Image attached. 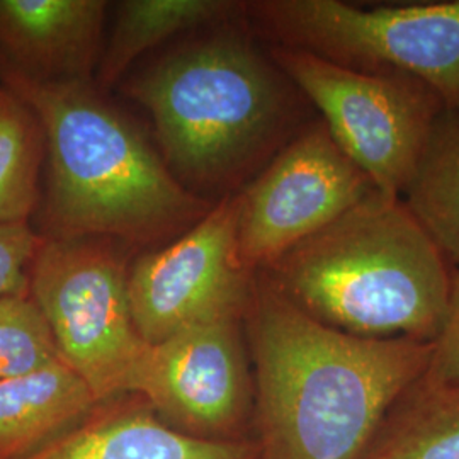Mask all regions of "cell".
Returning a JSON list of instances; mask_svg holds the SVG:
<instances>
[{
	"mask_svg": "<svg viewBox=\"0 0 459 459\" xmlns=\"http://www.w3.org/2000/svg\"><path fill=\"white\" fill-rule=\"evenodd\" d=\"M259 459H364L426 375L434 342L362 339L316 322L254 274L246 315Z\"/></svg>",
	"mask_w": 459,
	"mask_h": 459,
	"instance_id": "1",
	"label": "cell"
},
{
	"mask_svg": "<svg viewBox=\"0 0 459 459\" xmlns=\"http://www.w3.org/2000/svg\"><path fill=\"white\" fill-rule=\"evenodd\" d=\"M0 81L31 108L45 133L41 237L155 242L210 212L89 82L38 81L5 64Z\"/></svg>",
	"mask_w": 459,
	"mask_h": 459,
	"instance_id": "2",
	"label": "cell"
},
{
	"mask_svg": "<svg viewBox=\"0 0 459 459\" xmlns=\"http://www.w3.org/2000/svg\"><path fill=\"white\" fill-rule=\"evenodd\" d=\"M250 34L230 28L176 49L128 85L176 178L206 187L255 178L312 121L310 102Z\"/></svg>",
	"mask_w": 459,
	"mask_h": 459,
	"instance_id": "3",
	"label": "cell"
},
{
	"mask_svg": "<svg viewBox=\"0 0 459 459\" xmlns=\"http://www.w3.org/2000/svg\"><path fill=\"white\" fill-rule=\"evenodd\" d=\"M259 273L327 327L362 339L434 342L456 269L402 197L375 189Z\"/></svg>",
	"mask_w": 459,
	"mask_h": 459,
	"instance_id": "4",
	"label": "cell"
},
{
	"mask_svg": "<svg viewBox=\"0 0 459 459\" xmlns=\"http://www.w3.org/2000/svg\"><path fill=\"white\" fill-rule=\"evenodd\" d=\"M246 22L269 47L361 74H407L459 106V0L361 7L341 0H255Z\"/></svg>",
	"mask_w": 459,
	"mask_h": 459,
	"instance_id": "5",
	"label": "cell"
},
{
	"mask_svg": "<svg viewBox=\"0 0 459 459\" xmlns=\"http://www.w3.org/2000/svg\"><path fill=\"white\" fill-rule=\"evenodd\" d=\"M126 261L111 238H45L30 267L28 293L58 354L98 402L132 394L148 344L133 324Z\"/></svg>",
	"mask_w": 459,
	"mask_h": 459,
	"instance_id": "6",
	"label": "cell"
},
{
	"mask_svg": "<svg viewBox=\"0 0 459 459\" xmlns=\"http://www.w3.org/2000/svg\"><path fill=\"white\" fill-rule=\"evenodd\" d=\"M267 51L375 189L403 196L446 108L443 96L407 74H361L299 49L269 47Z\"/></svg>",
	"mask_w": 459,
	"mask_h": 459,
	"instance_id": "7",
	"label": "cell"
},
{
	"mask_svg": "<svg viewBox=\"0 0 459 459\" xmlns=\"http://www.w3.org/2000/svg\"><path fill=\"white\" fill-rule=\"evenodd\" d=\"M373 191L324 121L312 119L237 195L240 261L254 274L267 269Z\"/></svg>",
	"mask_w": 459,
	"mask_h": 459,
	"instance_id": "8",
	"label": "cell"
},
{
	"mask_svg": "<svg viewBox=\"0 0 459 459\" xmlns=\"http://www.w3.org/2000/svg\"><path fill=\"white\" fill-rule=\"evenodd\" d=\"M132 394L186 436L252 439L254 377L244 316L193 325L148 345Z\"/></svg>",
	"mask_w": 459,
	"mask_h": 459,
	"instance_id": "9",
	"label": "cell"
},
{
	"mask_svg": "<svg viewBox=\"0 0 459 459\" xmlns=\"http://www.w3.org/2000/svg\"><path fill=\"white\" fill-rule=\"evenodd\" d=\"M237 220L238 197H223L178 242L133 265V324L148 345L184 328L246 315L254 273L240 261Z\"/></svg>",
	"mask_w": 459,
	"mask_h": 459,
	"instance_id": "10",
	"label": "cell"
},
{
	"mask_svg": "<svg viewBox=\"0 0 459 459\" xmlns=\"http://www.w3.org/2000/svg\"><path fill=\"white\" fill-rule=\"evenodd\" d=\"M106 9L102 0H0L4 64L38 81L89 82Z\"/></svg>",
	"mask_w": 459,
	"mask_h": 459,
	"instance_id": "11",
	"label": "cell"
},
{
	"mask_svg": "<svg viewBox=\"0 0 459 459\" xmlns=\"http://www.w3.org/2000/svg\"><path fill=\"white\" fill-rule=\"evenodd\" d=\"M24 459H259L254 439L204 441L167 426L138 394L99 402Z\"/></svg>",
	"mask_w": 459,
	"mask_h": 459,
	"instance_id": "12",
	"label": "cell"
},
{
	"mask_svg": "<svg viewBox=\"0 0 459 459\" xmlns=\"http://www.w3.org/2000/svg\"><path fill=\"white\" fill-rule=\"evenodd\" d=\"M99 403L65 362L0 381V459H24Z\"/></svg>",
	"mask_w": 459,
	"mask_h": 459,
	"instance_id": "13",
	"label": "cell"
},
{
	"mask_svg": "<svg viewBox=\"0 0 459 459\" xmlns=\"http://www.w3.org/2000/svg\"><path fill=\"white\" fill-rule=\"evenodd\" d=\"M246 2L125 0L117 4L113 33L99 62L100 85L115 83L133 62L176 34L244 17Z\"/></svg>",
	"mask_w": 459,
	"mask_h": 459,
	"instance_id": "14",
	"label": "cell"
},
{
	"mask_svg": "<svg viewBox=\"0 0 459 459\" xmlns=\"http://www.w3.org/2000/svg\"><path fill=\"white\" fill-rule=\"evenodd\" d=\"M402 199L459 271V106L436 119Z\"/></svg>",
	"mask_w": 459,
	"mask_h": 459,
	"instance_id": "15",
	"label": "cell"
},
{
	"mask_svg": "<svg viewBox=\"0 0 459 459\" xmlns=\"http://www.w3.org/2000/svg\"><path fill=\"white\" fill-rule=\"evenodd\" d=\"M364 459H459V385L420 377L390 411Z\"/></svg>",
	"mask_w": 459,
	"mask_h": 459,
	"instance_id": "16",
	"label": "cell"
},
{
	"mask_svg": "<svg viewBox=\"0 0 459 459\" xmlns=\"http://www.w3.org/2000/svg\"><path fill=\"white\" fill-rule=\"evenodd\" d=\"M45 133L31 108L0 87V223H30L39 203Z\"/></svg>",
	"mask_w": 459,
	"mask_h": 459,
	"instance_id": "17",
	"label": "cell"
},
{
	"mask_svg": "<svg viewBox=\"0 0 459 459\" xmlns=\"http://www.w3.org/2000/svg\"><path fill=\"white\" fill-rule=\"evenodd\" d=\"M62 361L48 324L30 293L0 298V381Z\"/></svg>",
	"mask_w": 459,
	"mask_h": 459,
	"instance_id": "18",
	"label": "cell"
},
{
	"mask_svg": "<svg viewBox=\"0 0 459 459\" xmlns=\"http://www.w3.org/2000/svg\"><path fill=\"white\" fill-rule=\"evenodd\" d=\"M43 237L30 223H0V298L24 295Z\"/></svg>",
	"mask_w": 459,
	"mask_h": 459,
	"instance_id": "19",
	"label": "cell"
},
{
	"mask_svg": "<svg viewBox=\"0 0 459 459\" xmlns=\"http://www.w3.org/2000/svg\"><path fill=\"white\" fill-rule=\"evenodd\" d=\"M434 385H459V271L455 273L449 312L422 377Z\"/></svg>",
	"mask_w": 459,
	"mask_h": 459,
	"instance_id": "20",
	"label": "cell"
}]
</instances>
